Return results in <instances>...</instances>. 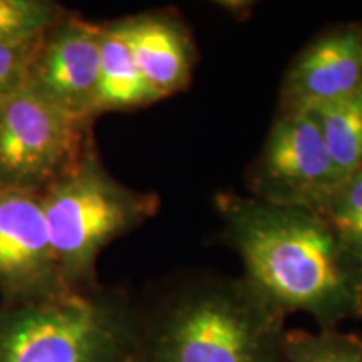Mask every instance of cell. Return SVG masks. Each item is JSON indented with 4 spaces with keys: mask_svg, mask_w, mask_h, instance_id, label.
<instances>
[{
    "mask_svg": "<svg viewBox=\"0 0 362 362\" xmlns=\"http://www.w3.org/2000/svg\"><path fill=\"white\" fill-rule=\"evenodd\" d=\"M221 233L243 277L288 317L305 312L320 329L362 319V262L320 211L218 193Z\"/></svg>",
    "mask_w": 362,
    "mask_h": 362,
    "instance_id": "1",
    "label": "cell"
},
{
    "mask_svg": "<svg viewBox=\"0 0 362 362\" xmlns=\"http://www.w3.org/2000/svg\"><path fill=\"white\" fill-rule=\"evenodd\" d=\"M285 319L243 275H180L141 305V362H284Z\"/></svg>",
    "mask_w": 362,
    "mask_h": 362,
    "instance_id": "2",
    "label": "cell"
},
{
    "mask_svg": "<svg viewBox=\"0 0 362 362\" xmlns=\"http://www.w3.org/2000/svg\"><path fill=\"white\" fill-rule=\"evenodd\" d=\"M0 362H141V305L103 285L0 304Z\"/></svg>",
    "mask_w": 362,
    "mask_h": 362,
    "instance_id": "3",
    "label": "cell"
},
{
    "mask_svg": "<svg viewBox=\"0 0 362 362\" xmlns=\"http://www.w3.org/2000/svg\"><path fill=\"white\" fill-rule=\"evenodd\" d=\"M40 198L61 279L71 292L99 285L98 260L104 248L160 210L156 193L131 188L110 173L98 144Z\"/></svg>",
    "mask_w": 362,
    "mask_h": 362,
    "instance_id": "4",
    "label": "cell"
},
{
    "mask_svg": "<svg viewBox=\"0 0 362 362\" xmlns=\"http://www.w3.org/2000/svg\"><path fill=\"white\" fill-rule=\"evenodd\" d=\"M96 144L94 121L22 89L0 104V188L40 194Z\"/></svg>",
    "mask_w": 362,
    "mask_h": 362,
    "instance_id": "5",
    "label": "cell"
},
{
    "mask_svg": "<svg viewBox=\"0 0 362 362\" xmlns=\"http://www.w3.org/2000/svg\"><path fill=\"white\" fill-rule=\"evenodd\" d=\"M342 180L312 107H280L247 171L250 197L315 211L322 210Z\"/></svg>",
    "mask_w": 362,
    "mask_h": 362,
    "instance_id": "6",
    "label": "cell"
},
{
    "mask_svg": "<svg viewBox=\"0 0 362 362\" xmlns=\"http://www.w3.org/2000/svg\"><path fill=\"white\" fill-rule=\"evenodd\" d=\"M101 24L69 12L37 39L25 88L59 110L96 123Z\"/></svg>",
    "mask_w": 362,
    "mask_h": 362,
    "instance_id": "7",
    "label": "cell"
},
{
    "mask_svg": "<svg viewBox=\"0 0 362 362\" xmlns=\"http://www.w3.org/2000/svg\"><path fill=\"white\" fill-rule=\"evenodd\" d=\"M69 292L59 272L40 194L0 188V304H35Z\"/></svg>",
    "mask_w": 362,
    "mask_h": 362,
    "instance_id": "8",
    "label": "cell"
},
{
    "mask_svg": "<svg viewBox=\"0 0 362 362\" xmlns=\"http://www.w3.org/2000/svg\"><path fill=\"white\" fill-rule=\"evenodd\" d=\"M362 89V24L330 27L297 54L284 76L280 107H319Z\"/></svg>",
    "mask_w": 362,
    "mask_h": 362,
    "instance_id": "9",
    "label": "cell"
},
{
    "mask_svg": "<svg viewBox=\"0 0 362 362\" xmlns=\"http://www.w3.org/2000/svg\"><path fill=\"white\" fill-rule=\"evenodd\" d=\"M115 24L160 101L188 88L197 64V47L178 13L149 11L116 19Z\"/></svg>",
    "mask_w": 362,
    "mask_h": 362,
    "instance_id": "10",
    "label": "cell"
},
{
    "mask_svg": "<svg viewBox=\"0 0 362 362\" xmlns=\"http://www.w3.org/2000/svg\"><path fill=\"white\" fill-rule=\"evenodd\" d=\"M101 64L98 81V117L106 112L141 110L160 101L136 66L115 21L101 24Z\"/></svg>",
    "mask_w": 362,
    "mask_h": 362,
    "instance_id": "11",
    "label": "cell"
},
{
    "mask_svg": "<svg viewBox=\"0 0 362 362\" xmlns=\"http://www.w3.org/2000/svg\"><path fill=\"white\" fill-rule=\"evenodd\" d=\"M312 110L339 173L347 178L362 170V89Z\"/></svg>",
    "mask_w": 362,
    "mask_h": 362,
    "instance_id": "12",
    "label": "cell"
},
{
    "mask_svg": "<svg viewBox=\"0 0 362 362\" xmlns=\"http://www.w3.org/2000/svg\"><path fill=\"white\" fill-rule=\"evenodd\" d=\"M284 362H362V337L337 329L287 330Z\"/></svg>",
    "mask_w": 362,
    "mask_h": 362,
    "instance_id": "13",
    "label": "cell"
},
{
    "mask_svg": "<svg viewBox=\"0 0 362 362\" xmlns=\"http://www.w3.org/2000/svg\"><path fill=\"white\" fill-rule=\"evenodd\" d=\"M69 12L52 0H0V44L37 40Z\"/></svg>",
    "mask_w": 362,
    "mask_h": 362,
    "instance_id": "14",
    "label": "cell"
},
{
    "mask_svg": "<svg viewBox=\"0 0 362 362\" xmlns=\"http://www.w3.org/2000/svg\"><path fill=\"white\" fill-rule=\"evenodd\" d=\"M320 214L362 262V170L342 180Z\"/></svg>",
    "mask_w": 362,
    "mask_h": 362,
    "instance_id": "15",
    "label": "cell"
},
{
    "mask_svg": "<svg viewBox=\"0 0 362 362\" xmlns=\"http://www.w3.org/2000/svg\"><path fill=\"white\" fill-rule=\"evenodd\" d=\"M37 40L27 44H0V104L24 88L27 66Z\"/></svg>",
    "mask_w": 362,
    "mask_h": 362,
    "instance_id": "16",
    "label": "cell"
}]
</instances>
